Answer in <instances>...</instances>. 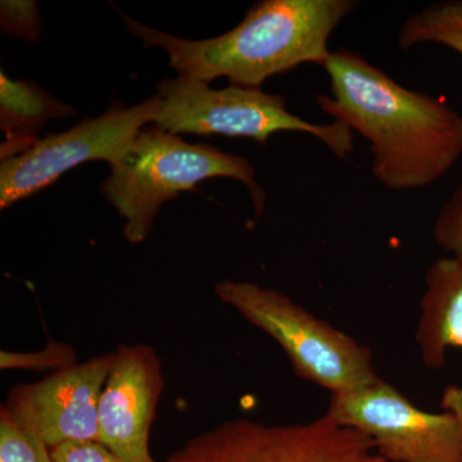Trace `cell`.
Wrapping results in <instances>:
<instances>
[{
	"instance_id": "1",
	"label": "cell",
	"mask_w": 462,
	"mask_h": 462,
	"mask_svg": "<svg viewBox=\"0 0 462 462\" xmlns=\"http://www.w3.org/2000/svg\"><path fill=\"white\" fill-rule=\"evenodd\" d=\"M321 111L370 142L374 179L385 189H424L462 156V115L442 99L398 84L361 54L331 53Z\"/></svg>"
},
{
	"instance_id": "2",
	"label": "cell",
	"mask_w": 462,
	"mask_h": 462,
	"mask_svg": "<svg viewBox=\"0 0 462 462\" xmlns=\"http://www.w3.org/2000/svg\"><path fill=\"white\" fill-rule=\"evenodd\" d=\"M358 7L355 0H261L230 32L205 41H187L151 29L125 16L127 29L169 54L179 76L209 84L226 78L230 85L261 89L273 75L303 63L324 69L329 39Z\"/></svg>"
},
{
	"instance_id": "3",
	"label": "cell",
	"mask_w": 462,
	"mask_h": 462,
	"mask_svg": "<svg viewBox=\"0 0 462 462\" xmlns=\"http://www.w3.org/2000/svg\"><path fill=\"white\" fill-rule=\"evenodd\" d=\"M109 166L111 173L100 191L124 218L125 238L133 245L147 239L163 203L208 179L243 182L257 216L263 211L264 193L247 158L225 153L205 143L189 144L156 126L142 129Z\"/></svg>"
},
{
	"instance_id": "4",
	"label": "cell",
	"mask_w": 462,
	"mask_h": 462,
	"mask_svg": "<svg viewBox=\"0 0 462 462\" xmlns=\"http://www.w3.org/2000/svg\"><path fill=\"white\" fill-rule=\"evenodd\" d=\"M215 293L275 339L300 378L327 389L331 396L360 391L380 379L367 346L287 294L257 282L236 281L218 282Z\"/></svg>"
},
{
	"instance_id": "5",
	"label": "cell",
	"mask_w": 462,
	"mask_h": 462,
	"mask_svg": "<svg viewBox=\"0 0 462 462\" xmlns=\"http://www.w3.org/2000/svg\"><path fill=\"white\" fill-rule=\"evenodd\" d=\"M156 96L160 107L154 126L175 135H224L266 144L276 133H305L316 136L340 160L354 152L352 130L346 124L309 123L288 111L285 97L261 89L236 85L212 89L209 84L179 76L163 79Z\"/></svg>"
},
{
	"instance_id": "6",
	"label": "cell",
	"mask_w": 462,
	"mask_h": 462,
	"mask_svg": "<svg viewBox=\"0 0 462 462\" xmlns=\"http://www.w3.org/2000/svg\"><path fill=\"white\" fill-rule=\"evenodd\" d=\"M166 462H389L363 431L329 413L300 424L225 421L190 438Z\"/></svg>"
},
{
	"instance_id": "7",
	"label": "cell",
	"mask_w": 462,
	"mask_h": 462,
	"mask_svg": "<svg viewBox=\"0 0 462 462\" xmlns=\"http://www.w3.org/2000/svg\"><path fill=\"white\" fill-rule=\"evenodd\" d=\"M158 107L157 96L129 108L115 102L98 117L87 118L67 132L47 135L25 153L2 161L0 207L8 208L39 193L81 163L114 162L138 133L153 123Z\"/></svg>"
},
{
	"instance_id": "8",
	"label": "cell",
	"mask_w": 462,
	"mask_h": 462,
	"mask_svg": "<svg viewBox=\"0 0 462 462\" xmlns=\"http://www.w3.org/2000/svg\"><path fill=\"white\" fill-rule=\"evenodd\" d=\"M327 413L363 431L389 462H462L460 419L419 409L384 380L331 396Z\"/></svg>"
},
{
	"instance_id": "9",
	"label": "cell",
	"mask_w": 462,
	"mask_h": 462,
	"mask_svg": "<svg viewBox=\"0 0 462 462\" xmlns=\"http://www.w3.org/2000/svg\"><path fill=\"white\" fill-rule=\"evenodd\" d=\"M114 357V352L96 356L39 382L17 385L5 407L50 449L67 442H99V397Z\"/></svg>"
},
{
	"instance_id": "10",
	"label": "cell",
	"mask_w": 462,
	"mask_h": 462,
	"mask_svg": "<svg viewBox=\"0 0 462 462\" xmlns=\"http://www.w3.org/2000/svg\"><path fill=\"white\" fill-rule=\"evenodd\" d=\"M98 402L99 442L126 462H156L149 449L163 391L162 365L148 345H121Z\"/></svg>"
},
{
	"instance_id": "11",
	"label": "cell",
	"mask_w": 462,
	"mask_h": 462,
	"mask_svg": "<svg viewBox=\"0 0 462 462\" xmlns=\"http://www.w3.org/2000/svg\"><path fill=\"white\" fill-rule=\"evenodd\" d=\"M415 339L428 369L445 366L451 346L462 349V263L455 258H438L425 273ZM440 406L462 422V385L447 388Z\"/></svg>"
},
{
	"instance_id": "12",
	"label": "cell",
	"mask_w": 462,
	"mask_h": 462,
	"mask_svg": "<svg viewBox=\"0 0 462 462\" xmlns=\"http://www.w3.org/2000/svg\"><path fill=\"white\" fill-rule=\"evenodd\" d=\"M74 115L75 108L33 81L12 80L0 72V129L5 135L0 145V158L5 161L25 153L41 141L39 132L48 121Z\"/></svg>"
},
{
	"instance_id": "13",
	"label": "cell",
	"mask_w": 462,
	"mask_h": 462,
	"mask_svg": "<svg viewBox=\"0 0 462 462\" xmlns=\"http://www.w3.org/2000/svg\"><path fill=\"white\" fill-rule=\"evenodd\" d=\"M397 42L402 51L438 42L462 56V0L437 3L412 14L403 23Z\"/></svg>"
},
{
	"instance_id": "14",
	"label": "cell",
	"mask_w": 462,
	"mask_h": 462,
	"mask_svg": "<svg viewBox=\"0 0 462 462\" xmlns=\"http://www.w3.org/2000/svg\"><path fill=\"white\" fill-rule=\"evenodd\" d=\"M0 462H53L51 449L23 428L5 404L0 409Z\"/></svg>"
},
{
	"instance_id": "15",
	"label": "cell",
	"mask_w": 462,
	"mask_h": 462,
	"mask_svg": "<svg viewBox=\"0 0 462 462\" xmlns=\"http://www.w3.org/2000/svg\"><path fill=\"white\" fill-rule=\"evenodd\" d=\"M76 352L71 346L50 340L48 346L41 351L0 352V369L2 370H53V373L76 365Z\"/></svg>"
},
{
	"instance_id": "16",
	"label": "cell",
	"mask_w": 462,
	"mask_h": 462,
	"mask_svg": "<svg viewBox=\"0 0 462 462\" xmlns=\"http://www.w3.org/2000/svg\"><path fill=\"white\" fill-rule=\"evenodd\" d=\"M434 240L452 258L462 263V182L438 212L433 226Z\"/></svg>"
},
{
	"instance_id": "17",
	"label": "cell",
	"mask_w": 462,
	"mask_h": 462,
	"mask_svg": "<svg viewBox=\"0 0 462 462\" xmlns=\"http://www.w3.org/2000/svg\"><path fill=\"white\" fill-rule=\"evenodd\" d=\"M0 25L7 35L25 41H38L42 29L38 5L29 0H3L0 3Z\"/></svg>"
},
{
	"instance_id": "18",
	"label": "cell",
	"mask_w": 462,
	"mask_h": 462,
	"mask_svg": "<svg viewBox=\"0 0 462 462\" xmlns=\"http://www.w3.org/2000/svg\"><path fill=\"white\" fill-rule=\"evenodd\" d=\"M51 451L53 462H126L97 440L67 442Z\"/></svg>"
}]
</instances>
